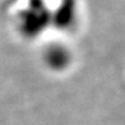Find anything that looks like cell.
<instances>
[{"label":"cell","instance_id":"7a4b0ae2","mask_svg":"<svg viewBox=\"0 0 125 125\" xmlns=\"http://www.w3.org/2000/svg\"><path fill=\"white\" fill-rule=\"evenodd\" d=\"M78 19L77 0H61L58 8L51 12V24L59 31H69L75 26Z\"/></svg>","mask_w":125,"mask_h":125},{"label":"cell","instance_id":"3957f363","mask_svg":"<svg viewBox=\"0 0 125 125\" xmlns=\"http://www.w3.org/2000/svg\"><path fill=\"white\" fill-rule=\"evenodd\" d=\"M43 61L51 70L61 72L72 62V54L64 45L52 43L43 51Z\"/></svg>","mask_w":125,"mask_h":125},{"label":"cell","instance_id":"6da1fadb","mask_svg":"<svg viewBox=\"0 0 125 125\" xmlns=\"http://www.w3.org/2000/svg\"><path fill=\"white\" fill-rule=\"evenodd\" d=\"M51 24V12L45 0H28L18 14V27L26 37H35Z\"/></svg>","mask_w":125,"mask_h":125}]
</instances>
